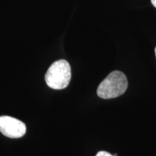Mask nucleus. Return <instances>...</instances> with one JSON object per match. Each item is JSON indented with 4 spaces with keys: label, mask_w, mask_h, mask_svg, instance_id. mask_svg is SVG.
Wrapping results in <instances>:
<instances>
[{
    "label": "nucleus",
    "mask_w": 156,
    "mask_h": 156,
    "mask_svg": "<svg viewBox=\"0 0 156 156\" xmlns=\"http://www.w3.org/2000/svg\"><path fill=\"white\" fill-rule=\"evenodd\" d=\"M128 87L126 75L122 72H112L101 82L97 89V94L103 99L119 97L125 93Z\"/></svg>",
    "instance_id": "f257e3e1"
},
{
    "label": "nucleus",
    "mask_w": 156,
    "mask_h": 156,
    "mask_svg": "<svg viewBox=\"0 0 156 156\" xmlns=\"http://www.w3.org/2000/svg\"><path fill=\"white\" fill-rule=\"evenodd\" d=\"M71 80V67L64 59L54 62L45 75V80L51 88L62 90L66 88Z\"/></svg>",
    "instance_id": "f03ea898"
},
{
    "label": "nucleus",
    "mask_w": 156,
    "mask_h": 156,
    "mask_svg": "<svg viewBox=\"0 0 156 156\" xmlns=\"http://www.w3.org/2000/svg\"><path fill=\"white\" fill-rule=\"evenodd\" d=\"M0 132L9 138H20L26 132V126L23 122L8 116H0Z\"/></svg>",
    "instance_id": "7ed1b4c3"
},
{
    "label": "nucleus",
    "mask_w": 156,
    "mask_h": 156,
    "mask_svg": "<svg viewBox=\"0 0 156 156\" xmlns=\"http://www.w3.org/2000/svg\"><path fill=\"white\" fill-rule=\"evenodd\" d=\"M96 156H114V155H112V154L108 153V152L106 151H100L97 153Z\"/></svg>",
    "instance_id": "20e7f679"
},
{
    "label": "nucleus",
    "mask_w": 156,
    "mask_h": 156,
    "mask_svg": "<svg viewBox=\"0 0 156 156\" xmlns=\"http://www.w3.org/2000/svg\"><path fill=\"white\" fill-rule=\"evenodd\" d=\"M151 2L153 5L154 7H156V0H151Z\"/></svg>",
    "instance_id": "39448f33"
},
{
    "label": "nucleus",
    "mask_w": 156,
    "mask_h": 156,
    "mask_svg": "<svg viewBox=\"0 0 156 156\" xmlns=\"http://www.w3.org/2000/svg\"><path fill=\"white\" fill-rule=\"evenodd\" d=\"M114 156H117V155H117V154H114Z\"/></svg>",
    "instance_id": "423d86ee"
},
{
    "label": "nucleus",
    "mask_w": 156,
    "mask_h": 156,
    "mask_svg": "<svg viewBox=\"0 0 156 156\" xmlns=\"http://www.w3.org/2000/svg\"><path fill=\"white\" fill-rule=\"evenodd\" d=\"M155 56H156V47H155Z\"/></svg>",
    "instance_id": "0eeeda50"
}]
</instances>
